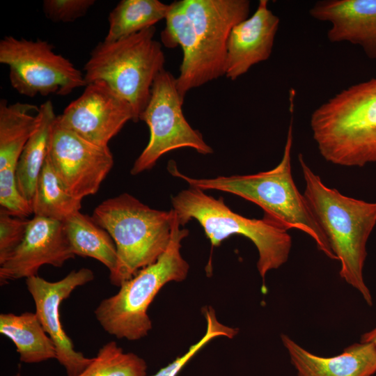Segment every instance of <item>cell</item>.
Here are the masks:
<instances>
[{
    "instance_id": "cb8c5ba5",
    "label": "cell",
    "mask_w": 376,
    "mask_h": 376,
    "mask_svg": "<svg viewBox=\"0 0 376 376\" xmlns=\"http://www.w3.org/2000/svg\"><path fill=\"white\" fill-rule=\"evenodd\" d=\"M165 21L166 26L161 32V42L167 48L180 46L183 53L180 73L175 77L178 89L188 79L194 65L196 47L195 31L182 0L170 3Z\"/></svg>"
},
{
    "instance_id": "ffe728a7",
    "label": "cell",
    "mask_w": 376,
    "mask_h": 376,
    "mask_svg": "<svg viewBox=\"0 0 376 376\" xmlns=\"http://www.w3.org/2000/svg\"><path fill=\"white\" fill-rule=\"evenodd\" d=\"M0 333L14 343L22 363H38L56 359L55 345L36 313H1Z\"/></svg>"
},
{
    "instance_id": "30bf717a",
    "label": "cell",
    "mask_w": 376,
    "mask_h": 376,
    "mask_svg": "<svg viewBox=\"0 0 376 376\" xmlns=\"http://www.w3.org/2000/svg\"><path fill=\"white\" fill-rule=\"evenodd\" d=\"M0 63L8 66L13 88L28 97L63 96L87 85L84 75L47 41L6 36L0 41Z\"/></svg>"
},
{
    "instance_id": "4fadbf2b",
    "label": "cell",
    "mask_w": 376,
    "mask_h": 376,
    "mask_svg": "<svg viewBox=\"0 0 376 376\" xmlns=\"http://www.w3.org/2000/svg\"><path fill=\"white\" fill-rule=\"evenodd\" d=\"M93 272L83 267L72 270L57 281H49L39 276L25 279L26 288L34 301L36 314L43 329L54 342L56 360L65 368L67 376H77L92 361L77 351L61 322L60 306L79 286L94 279Z\"/></svg>"
},
{
    "instance_id": "9a60e30c",
    "label": "cell",
    "mask_w": 376,
    "mask_h": 376,
    "mask_svg": "<svg viewBox=\"0 0 376 376\" xmlns=\"http://www.w3.org/2000/svg\"><path fill=\"white\" fill-rule=\"evenodd\" d=\"M280 19L260 0L255 13L233 29L228 42L225 76L235 81L272 54Z\"/></svg>"
},
{
    "instance_id": "d4e9b609",
    "label": "cell",
    "mask_w": 376,
    "mask_h": 376,
    "mask_svg": "<svg viewBox=\"0 0 376 376\" xmlns=\"http://www.w3.org/2000/svg\"><path fill=\"white\" fill-rule=\"evenodd\" d=\"M146 361L125 352L116 341L102 345L91 363L77 376H146Z\"/></svg>"
},
{
    "instance_id": "603a6c76",
    "label": "cell",
    "mask_w": 376,
    "mask_h": 376,
    "mask_svg": "<svg viewBox=\"0 0 376 376\" xmlns=\"http://www.w3.org/2000/svg\"><path fill=\"white\" fill-rule=\"evenodd\" d=\"M31 208L34 216L59 221L81 208V200L66 190L48 157L37 180Z\"/></svg>"
},
{
    "instance_id": "7402d4cb",
    "label": "cell",
    "mask_w": 376,
    "mask_h": 376,
    "mask_svg": "<svg viewBox=\"0 0 376 376\" xmlns=\"http://www.w3.org/2000/svg\"><path fill=\"white\" fill-rule=\"evenodd\" d=\"M170 8L158 0H122L110 12L104 41L113 42L155 26Z\"/></svg>"
},
{
    "instance_id": "ac0fdd59",
    "label": "cell",
    "mask_w": 376,
    "mask_h": 376,
    "mask_svg": "<svg viewBox=\"0 0 376 376\" xmlns=\"http://www.w3.org/2000/svg\"><path fill=\"white\" fill-rule=\"evenodd\" d=\"M36 105L0 101V173L16 174L24 147L36 128L38 111Z\"/></svg>"
},
{
    "instance_id": "5bb4252c",
    "label": "cell",
    "mask_w": 376,
    "mask_h": 376,
    "mask_svg": "<svg viewBox=\"0 0 376 376\" xmlns=\"http://www.w3.org/2000/svg\"><path fill=\"white\" fill-rule=\"evenodd\" d=\"M75 257L65 237L63 222L34 216L19 246L0 265L1 285L38 275L40 267H62Z\"/></svg>"
},
{
    "instance_id": "f1b7e54d",
    "label": "cell",
    "mask_w": 376,
    "mask_h": 376,
    "mask_svg": "<svg viewBox=\"0 0 376 376\" xmlns=\"http://www.w3.org/2000/svg\"><path fill=\"white\" fill-rule=\"evenodd\" d=\"M360 342L369 343L376 347V327L362 334Z\"/></svg>"
},
{
    "instance_id": "7c38bea8",
    "label": "cell",
    "mask_w": 376,
    "mask_h": 376,
    "mask_svg": "<svg viewBox=\"0 0 376 376\" xmlns=\"http://www.w3.org/2000/svg\"><path fill=\"white\" fill-rule=\"evenodd\" d=\"M130 120L134 122L130 104L100 81L87 84L83 93L56 117L63 127L102 146H109Z\"/></svg>"
},
{
    "instance_id": "52a82bcc",
    "label": "cell",
    "mask_w": 376,
    "mask_h": 376,
    "mask_svg": "<svg viewBox=\"0 0 376 376\" xmlns=\"http://www.w3.org/2000/svg\"><path fill=\"white\" fill-rule=\"evenodd\" d=\"M155 33L152 26L113 42L103 40L92 50L84 68L87 84L104 81L130 104L134 122L139 120L153 82L164 69L165 56Z\"/></svg>"
},
{
    "instance_id": "ba28073f",
    "label": "cell",
    "mask_w": 376,
    "mask_h": 376,
    "mask_svg": "<svg viewBox=\"0 0 376 376\" xmlns=\"http://www.w3.org/2000/svg\"><path fill=\"white\" fill-rule=\"evenodd\" d=\"M196 36L195 62L186 81L178 88L181 97L191 89L226 74L228 42L240 22L248 18V0H182Z\"/></svg>"
},
{
    "instance_id": "8fae6325",
    "label": "cell",
    "mask_w": 376,
    "mask_h": 376,
    "mask_svg": "<svg viewBox=\"0 0 376 376\" xmlns=\"http://www.w3.org/2000/svg\"><path fill=\"white\" fill-rule=\"evenodd\" d=\"M47 157L66 190L81 201L97 192L113 165L109 146L86 140L61 126L56 119Z\"/></svg>"
},
{
    "instance_id": "3957f363",
    "label": "cell",
    "mask_w": 376,
    "mask_h": 376,
    "mask_svg": "<svg viewBox=\"0 0 376 376\" xmlns=\"http://www.w3.org/2000/svg\"><path fill=\"white\" fill-rule=\"evenodd\" d=\"M313 138L324 159L362 167L376 162V78L343 90L311 113Z\"/></svg>"
},
{
    "instance_id": "6da1fadb",
    "label": "cell",
    "mask_w": 376,
    "mask_h": 376,
    "mask_svg": "<svg viewBox=\"0 0 376 376\" xmlns=\"http://www.w3.org/2000/svg\"><path fill=\"white\" fill-rule=\"evenodd\" d=\"M290 120L283 157L271 170L250 175L195 178L182 173L173 160L169 162L167 170L189 187L232 194L256 204L264 212L263 219L287 231L301 230L315 241L318 249L327 257L337 260L304 194L299 191L294 182L291 168L292 115Z\"/></svg>"
},
{
    "instance_id": "484cf974",
    "label": "cell",
    "mask_w": 376,
    "mask_h": 376,
    "mask_svg": "<svg viewBox=\"0 0 376 376\" xmlns=\"http://www.w3.org/2000/svg\"><path fill=\"white\" fill-rule=\"evenodd\" d=\"M204 314L207 322V329L204 336L196 343L192 345L185 354L178 357L150 376H177L189 361L211 340L218 336L233 338L237 334L238 329L228 327L217 320L215 311L212 307L205 308Z\"/></svg>"
},
{
    "instance_id": "9c48e42d",
    "label": "cell",
    "mask_w": 376,
    "mask_h": 376,
    "mask_svg": "<svg viewBox=\"0 0 376 376\" xmlns=\"http://www.w3.org/2000/svg\"><path fill=\"white\" fill-rule=\"evenodd\" d=\"M183 102L176 88L175 77L164 69L156 77L149 102L139 116V120L149 128L150 139L135 160L132 175L150 170L162 155L173 150L190 148L201 155L213 152L202 134L186 120Z\"/></svg>"
},
{
    "instance_id": "4316f807",
    "label": "cell",
    "mask_w": 376,
    "mask_h": 376,
    "mask_svg": "<svg viewBox=\"0 0 376 376\" xmlns=\"http://www.w3.org/2000/svg\"><path fill=\"white\" fill-rule=\"evenodd\" d=\"M30 220L13 216L0 210V265L4 263L23 241Z\"/></svg>"
},
{
    "instance_id": "e0dca14e",
    "label": "cell",
    "mask_w": 376,
    "mask_h": 376,
    "mask_svg": "<svg viewBox=\"0 0 376 376\" xmlns=\"http://www.w3.org/2000/svg\"><path fill=\"white\" fill-rule=\"evenodd\" d=\"M297 376H372L376 373V347L357 343L331 357H320L308 352L286 334L281 336Z\"/></svg>"
},
{
    "instance_id": "f546056e",
    "label": "cell",
    "mask_w": 376,
    "mask_h": 376,
    "mask_svg": "<svg viewBox=\"0 0 376 376\" xmlns=\"http://www.w3.org/2000/svg\"><path fill=\"white\" fill-rule=\"evenodd\" d=\"M13 376H22L20 372H17L16 374H15Z\"/></svg>"
},
{
    "instance_id": "277c9868",
    "label": "cell",
    "mask_w": 376,
    "mask_h": 376,
    "mask_svg": "<svg viewBox=\"0 0 376 376\" xmlns=\"http://www.w3.org/2000/svg\"><path fill=\"white\" fill-rule=\"evenodd\" d=\"M93 221L107 231L117 251L110 283L120 286L166 249L175 218L173 209H153L128 193L106 199L93 210Z\"/></svg>"
},
{
    "instance_id": "d6986e66",
    "label": "cell",
    "mask_w": 376,
    "mask_h": 376,
    "mask_svg": "<svg viewBox=\"0 0 376 376\" xmlns=\"http://www.w3.org/2000/svg\"><path fill=\"white\" fill-rule=\"evenodd\" d=\"M37 115L36 128L24 147L16 168L18 189L31 205L38 178L48 156L50 136L57 117L49 100L40 105Z\"/></svg>"
},
{
    "instance_id": "7a4b0ae2",
    "label": "cell",
    "mask_w": 376,
    "mask_h": 376,
    "mask_svg": "<svg viewBox=\"0 0 376 376\" xmlns=\"http://www.w3.org/2000/svg\"><path fill=\"white\" fill-rule=\"evenodd\" d=\"M305 182L304 196L340 263L339 274L373 305L371 293L363 279L368 240L376 225V202H367L342 194L327 187L298 155Z\"/></svg>"
},
{
    "instance_id": "83f0119b",
    "label": "cell",
    "mask_w": 376,
    "mask_h": 376,
    "mask_svg": "<svg viewBox=\"0 0 376 376\" xmlns=\"http://www.w3.org/2000/svg\"><path fill=\"white\" fill-rule=\"evenodd\" d=\"M94 0H44L42 10L54 22H73L86 14Z\"/></svg>"
},
{
    "instance_id": "8992f818",
    "label": "cell",
    "mask_w": 376,
    "mask_h": 376,
    "mask_svg": "<svg viewBox=\"0 0 376 376\" xmlns=\"http://www.w3.org/2000/svg\"><path fill=\"white\" fill-rule=\"evenodd\" d=\"M171 203L180 226L196 220L212 246H219L233 235L249 239L258 252L257 268L263 281L269 271L279 268L288 260L292 238L287 230L263 218L250 219L233 212L223 197L215 198L189 187L173 196Z\"/></svg>"
},
{
    "instance_id": "5b68a950",
    "label": "cell",
    "mask_w": 376,
    "mask_h": 376,
    "mask_svg": "<svg viewBox=\"0 0 376 376\" xmlns=\"http://www.w3.org/2000/svg\"><path fill=\"white\" fill-rule=\"evenodd\" d=\"M180 226L175 212L165 251L155 263L123 282L117 293L104 299L96 307L95 318L107 333L128 340H139L148 335L152 329L148 314L151 302L164 285L185 280L189 272V265L180 253L181 242L188 236L189 230Z\"/></svg>"
},
{
    "instance_id": "2e32d148",
    "label": "cell",
    "mask_w": 376,
    "mask_h": 376,
    "mask_svg": "<svg viewBox=\"0 0 376 376\" xmlns=\"http://www.w3.org/2000/svg\"><path fill=\"white\" fill-rule=\"evenodd\" d=\"M315 19L329 22L331 42L360 45L366 56L376 59V0H322L309 10Z\"/></svg>"
},
{
    "instance_id": "44dd1931",
    "label": "cell",
    "mask_w": 376,
    "mask_h": 376,
    "mask_svg": "<svg viewBox=\"0 0 376 376\" xmlns=\"http://www.w3.org/2000/svg\"><path fill=\"white\" fill-rule=\"evenodd\" d=\"M63 222V230L75 256L94 258L112 274L117 265L115 243L107 230L96 224L91 217L80 211Z\"/></svg>"
}]
</instances>
